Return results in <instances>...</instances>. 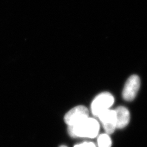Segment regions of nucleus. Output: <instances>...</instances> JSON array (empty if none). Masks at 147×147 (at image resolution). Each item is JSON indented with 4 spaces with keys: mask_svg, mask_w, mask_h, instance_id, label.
<instances>
[{
    "mask_svg": "<svg viewBox=\"0 0 147 147\" xmlns=\"http://www.w3.org/2000/svg\"><path fill=\"white\" fill-rule=\"evenodd\" d=\"M140 79L136 75L131 76L125 82L123 91V98L127 101L134 100L140 87Z\"/></svg>",
    "mask_w": 147,
    "mask_h": 147,
    "instance_id": "nucleus-4",
    "label": "nucleus"
},
{
    "mask_svg": "<svg viewBox=\"0 0 147 147\" xmlns=\"http://www.w3.org/2000/svg\"><path fill=\"white\" fill-rule=\"evenodd\" d=\"M59 147H67V146H60Z\"/></svg>",
    "mask_w": 147,
    "mask_h": 147,
    "instance_id": "nucleus-9",
    "label": "nucleus"
},
{
    "mask_svg": "<svg viewBox=\"0 0 147 147\" xmlns=\"http://www.w3.org/2000/svg\"><path fill=\"white\" fill-rule=\"evenodd\" d=\"M107 134H111L117 128L116 111L107 110L101 113L98 117Z\"/></svg>",
    "mask_w": 147,
    "mask_h": 147,
    "instance_id": "nucleus-5",
    "label": "nucleus"
},
{
    "mask_svg": "<svg viewBox=\"0 0 147 147\" xmlns=\"http://www.w3.org/2000/svg\"><path fill=\"white\" fill-rule=\"evenodd\" d=\"M98 144L99 147H111L112 141L108 134H102L98 138Z\"/></svg>",
    "mask_w": 147,
    "mask_h": 147,
    "instance_id": "nucleus-7",
    "label": "nucleus"
},
{
    "mask_svg": "<svg viewBox=\"0 0 147 147\" xmlns=\"http://www.w3.org/2000/svg\"><path fill=\"white\" fill-rule=\"evenodd\" d=\"M100 130L99 123L93 118L88 117L76 124L68 126L69 135L72 137L93 138L97 136Z\"/></svg>",
    "mask_w": 147,
    "mask_h": 147,
    "instance_id": "nucleus-1",
    "label": "nucleus"
},
{
    "mask_svg": "<svg viewBox=\"0 0 147 147\" xmlns=\"http://www.w3.org/2000/svg\"><path fill=\"white\" fill-rule=\"evenodd\" d=\"M115 102L113 96L109 92L98 95L91 104V112L93 116L98 117L101 113L109 110Z\"/></svg>",
    "mask_w": 147,
    "mask_h": 147,
    "instance_id": "nucleus-2",
    "label": "nucleus"
},
{
    "mask_svg": "<svg viewBox=\"0 0 147 147\" xmlns=\"http://www.w3.org/2000/svg\"><path fill=\"white\" fill-rule=\"evenodd\" d=\"M88 117H89L88 109L84 106L80 105L68 111L64 116V120L68 126H72Z\"/></svg>",
    "mask_w": 147,
    "mask_h": 147,
    "instance_id": "nucleus-3",
    "label": "nucleus"
},
{
    "mask_svg": "<svg viewBox=\"0 0 147 147\" xmlns=\"http://www.w3.org/2000/svg\"><path fill=\"white\" fill-rule=\"evenodd\" d=\"M117 128L123 129L129 124L130 119V112L124 106H119L116 108Z\"/></svg>",
    "mask_w": 147,
    "mask_h": 147,
    "instance_id": "nucleus-6",
    "label": "nucleus"
},
{
    "mask_svg": "<svg viewBox=\"0 0 147 147\" xmlns=\"http://www.w3.org/2000/svg\"><path fill=\"white\" fill-rule=\"evenodd\" d=\"M74 147H96V146L93 142H85L79 144H76Z\"/></svg>",
    "mask_w": 147,
    "mask_h": 147,
    "instance_id": "nucleus-8",
    "label": "nucleus"
}]
</instances>
